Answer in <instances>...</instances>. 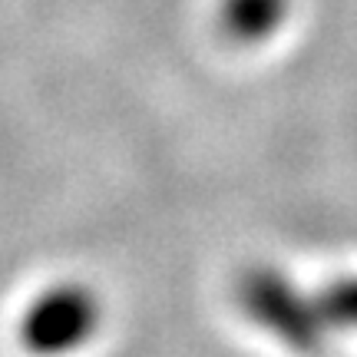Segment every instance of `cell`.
Masks as SVG:
<instances>
[{
	"label": "cell",
	"instance_id": "1",
	"mask_svg": "<svg viewBox=\"0 0 357 357\" xmlns=\"http://www.w3.org/2000/svg\"><path fill=\"white\" fill-rule=\"evenodd\" d=\"M238 305L258 328L298 351H314L334 334L357 331V278L301 291L278 271H252L238 284Z\"/></svg>",
	"mask_w": 357,
	"mask_h": 357
},
{
	"label": "cell",
	"instance_id": "2",
	"mask_svg": "<svg viewBox=\"0 0 357 357\" xmlns=\"http://www.w3.org/2000/svg\"><path fill=\"white\" fill-rule=\"evenodd\" d=\"M100 324V305L86 288L66 284L56 291L43 294L33 311L26 314L24 334L26 344L37 354H63L77 351L83 341L93 337Z\"/></svg>",
	"mask_w": 357,
	"mask_h": 357
},
{
	"label": "cell",
	"instance_id": "3",
	"mask_svg": "<svg viewBox=\"0 0 357 357\" xmlns=\"http://www.w3.org/2000/svg\"><path fill=\"white\" fill-rule=\"evenodd\" d=\"M284 13L281 0H229L225 7V24L235 37H265L268 30H275Z\"/></svg>",
	"mask_w": 357,
	"mask_h": 357
}]
</instances>
